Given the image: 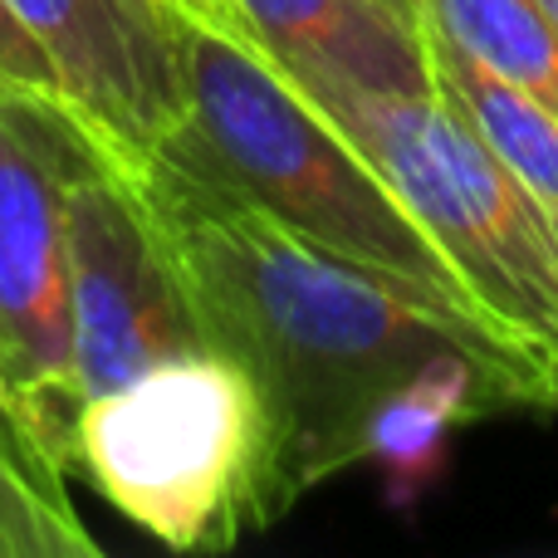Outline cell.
Returning a JSON list of instances; mask_svg holds the SVG:
<instances>
[{
    "label": "cell",
    "mask_w": 558,
    "mask_h": 558,
    "mask_svg": "<svg viewBox=\"0 0 558 558\" xmlns=\"http://www.w3.org/2000/svg\"><path fill=\"white\" fill-rule=\"evenodd\" d=\"M241 25L299 88L432 94L426 29L383 0H235Z\"/></svg>",
    "instance_id": "cell-8"
},
{
    "label": "cell",
    "mask_w": 558,
    "mask_h": 558,
    "mask_svg": "<svg viewBox=\"0 0 558 558\" xmlns=\"http://www.w3.org/2000/svg\"><path fill=\"white\" fill-rule=\"evenodd\" d=\"M426 49H432L436 94L500 153V162L520 177V186L534 196V206L544 211L558 241V118H549L524 94H514L495 74H485L475 59H465L432 29H426Z\"/></svg>",
    "instance_id": "cell-11"
},
{
    "label": "cell",
    "mask_w": 558,
    "mask_h": 558,
    "mask_svg": "<svg viewBox=\"0 0 558 558\" xmlns=\"http://www.w3.org/2000/svg\"><path fill=\"white\" fill-rule=\"evenodd\" d=\"M177 10H192V15H206V20H221V25H241V10L235 0H167Z\"/></svg>",
    "instance_id": "cell-14"
},
{
    "label": "cell",
    "mask_w": 558,
    "mask_h": 558,
    "mask_svg": "<svg viewBox=\"0 0 558 558\" xmlns=\"http://www.w3.org/2000/svg\"><path fill=\"white\" fill-rule=\"evenodd\" d=\"M69 456L0 367V558H94L98 539L69 495Z\"/></svg>",
    "instance_id": "cell-10"
},
{
    "label": "cell",
    "mask_w": 558,
    "mask_h": 558,
    "mask_svg": "<svg viewBox=\"0 0 558 558\" xmlns=\"http://www.w3.org/2000/svg\"><path fill=\"white\" fill-rule=\"evenodd\" d=\"M167 15L182 59L186 128L157 153L202 162L231 192L324 251L471 304L456 265L416 226L387 177L265 54L251 29L177 5H167Z\"/></svg>",
    "instance_id": "cell-2"
},
{
    "label": "cell",
    "mask_w": 558,
    "mask_h": 558,
    "mask_svg": "<svg viewBox=\"0 0 558 558\" xmlns=\"http://www.w3.org/2000/svg\"><path fill=\"white\" fill-rule=\"evenodd\" d=\"M74 471L177 554H226L289 514L270 407L221 348L167 357L84 397Z\"/></svg>",
    "instance_id": "cell-3"
},
{
    "label": "cell",
    "mask_w": 558,
    "mask_h": 558,
    "mask_svg": "<svg viewBox=\"0 0 558 558\" xmlns=\"http://www.w3.org/2000/svg\"><path fill=\"white\" fill-rule=\"evenodd\" d=\"M544 343H549V367H544V402H549V412H558V333H549Z\"/></svg>",
    "instance_id": "cell-15"
},
{
    "label": "cell",
    "mask_w": 558,
    "mask_h": 558,
    "mask_svg": "<svg viewBox=\"0 0 558 558\" xmlns=\"http://www.w3.org/2000/svg\"><path fill=\"white\" fill-rule=\"evenodd\" d=\"M113 153L172 251L206 343L231 353L270 407L284 510L357 465V432L373 402L436 353L461 348L510 367L549 412V348L520 343L461 299L304 241L192 157Z\"/></svg>",
    "instance_id": "cell-1"
},
{
    "label": "cell",
    "mask_w": 558,
    "mask_h": 558,
    "mask_svg": "<svg viewBox=\"0 0 558 558\" xmlns=\"http://www.w3.org/2000/svg\"><path fill=\"white\" fill-rule=\"evenodd\" d=\"M544 10H549V15H554V25H558V0H544Z\"/></svg>",
    "instance_id": "cell-17"
},
{
    "label": "cell",
    "mask_w": 558,
    "mask_h": 558,
    "mask_svg": "<svg viewBox=\"0 0 558 558\" xmlns=\"http://www.w3.org/2000/svg\"><path fill=\"white\" fill-rule=\"evenodd\" d=\"M84 118L59 94L0 84V367L74 465L84 387L74 373L64 186Z\"/></svg>",
    "instance_id": "cell-5"
},
{
    "label": "cell",
    "mask_w": 558,
    "mask_h": 558,
    "mask_svg": "<svg viewBox=\"0 0 558 558\" xmlns=\"http://www.w3.org/2000/svg\"><path fill=\"white\" fill-rule=\"evenodd\" d=\"M426 29L558 118V25L544 0H422Z\"/></svg>",
    "instance_id": "cell-12"
},
{
    "label": "cell",
    "mask_w": 558,
    "mask_h": 558,
    "mask_svg": "<svg viewBox=\"0 0 558 558\" xmlns=\"http://www.w3.org/2000/svg\"><path fill=\"white\" fill-rule=\"evenodd\" d=\"M0 84L29 88V94H59L45 54H39L35 39L20 29V20L5 10V0H0Z\"/></svg>",
    "instance_id": "cell-13"
},
{
    "label": "cell",
    "mask_w": 558,
    "mask_h": 558,
    "mask_svg": "<svg viewBox=\"0 0 558 558\" xmlns=\"http://www.w3.org/2000/svg\"><path fill=\"white\" fill-rule=\"evenodd\" d=\"M524 407L539 412V392L520 373L461 348L436 353L373 402L357 432V461L383 465L387 500L397 510H412L416 495L432 490L446 441L461 426L490 412H524Z\"/></svg>",
    "instance_id": "cell-9"
},
{
    "label": "cell",
    "mask_w": 558,
    "mask_h": 558,
    "mask_svg": "<svg viewBox=\"0 0 558 558\" xmlns=\"http://www.w3.org/2000/svg\"><path fill=\"white\" fill-rule=\"evenodd\" d=\"M54 88L108 147L157 153L186 128L167 0H5Z\"/></svg>",
    "instance_id": "cell-7"
},
{
    "label": "cell",
    "mask_w": 558,
    "mask_h": 558,
    "mask_svg": "<svg viewBox=\"0 0 558 558\" xmlns=\"http://www.w3.org/2000/svg\"><path fill=\"white\" fill-rule=\"evenodd\" d=\"M64 245L74 373L84 397L153 363L211 348L133 172L88 123L64 186Z\"/></svg>",
    "instance_id": "cell-6"
},
{
    "label": "cell",
    "mask_w": 558,
    "mask_h": 558,
    "mask_svg": "<svg viewBox=\"0 0 558 558\" xmlns=\"http://www.w3.org/2000/svg\"><path fill=\"white\" fill-rule=\"evenodd\" d=\"M308 94V88H304ZM456 265L471 304L530 348L558 333V241L490 143L441 94H308Z\"/></svg>",
    "instance_id": "cell-4"
},
{
    "label": "cell",
    "mask_w": 558,
    "mask_h": 558,
    "mask_svg": "<svg viewBox=\"0 0 558 558\" xmlns=\"http://www.w3.org/2000/svg\"><path fill=\"white\" fill-rule=\"evenodd\" d=\"M383 5H392L397 15L407 20V25H416V29H426V15H422V0H383Z\"/></svg>",
    "instance_id": "cell-16"
}]
</instances>
